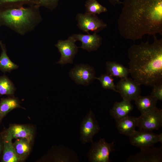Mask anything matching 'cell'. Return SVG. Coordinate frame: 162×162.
I'll list each match as a JSON object with an SVG mask.
<instances>
[{
    "instance_id": "1",
    "label": "cell",
    "mask_w": 162,
    "mask_h": 162,
    "mask_svg": "<svg viewBox=\"0 0 162 162\" xmlns=\"http://www.w3.org/2000/svg\"><path fill=\"white\" fill-rule=\"evenodd\" d=\"M117 20L124 39L135 41L146 34L162 35V0H123Z\"/></svg>"
},
{
    "instance_id": "2",
    "label": "cell",
    "mask_w": 162,
    "mask_h": 162,
    "mask_svg": "<svg viewBox=\"0 0 162 162\" xmlns=\"http://www.w3.org/2000/svg\"><path fill=\"white\" fill-rule=\"evenodd\" d=\"M153 36L152 43L142 42L128 50L129 74L140 85L153 87L162 82V39Z\"/></svg>"
},
{
    "instance_id": "3",
    "label": "cell",
    "mask_w": 162,
    "mask_h": 162,
    "mask_svg": "<svg viewBox=\"0 0 162 162\" xmlns=\"http://www.w3.org/2000/svg\"><path fill=\"white\" fill-rule=\"evenodd\" d=\"M40 8L37 4L0 7V26L25 35L34 30L42 21Z\"/></svg>"
},
{
    "instance_id": "4",
    "label": "cell",
    "mask_w": 162,
    "mask_h": 162,
    "mask_svg": "<svg viewBox=\"0 0 162 162\" xmlns=\"http://www.w3.org/2000/svg\"><path fill=\"white\" fill-rule=\"evenodd\" d=\"M91 147L87 154L90 162H110L109 155L111 152L115 150L114 142L109 143L104 138L96 142H92Z\"/></svg>"
},
{
    "instance_id": "5",
    "label": "cell",
    "mask_w": 162,
    "mask_h": 162,
    "mask_svg": "<svg viewBox=\"0 0 162 162\" xmlns=\"http://www.w3.org/2000/svg\"><path fill=\"white\" fill-rule=\"evenodd\" d=\"M128 137L130 143L141 150L151 148L157 142H162V133L158 134L152 131L135 130Z\"/></svg>"
},
{
    "instance_id": "6",
    "label": "cell",
    "mask_w": 162,
    "mask_h": 162,
    "mask_svg": "<svg viewBox=\"0 0 162 162\" xmlns=\"http://www.w3.org/2000/svg\"><path fill=\"white\" fill-rule=\"evenodd\" d=\"M100 130V127L95 115L90 110L81 123L80 140L81 142L84 145L92 142L94 136Z\"/></svg>"
},
{
    "instance_id": "7",
    "label": "cell",
    "mask_w": 162,
    "mask_h": 162,
    "mask_svg": "<svg viewBox=\"0 0 162 162\" xmlns=\"http://www.w3.org/2000/svg\"><path fill=\"white\" fill-rule=\"evenodd\" d=\"M136 119L137 127L140 130H158L162 126V110L156 107L149 112L141 113Z\"/></svg>"
},
{
    "instance_id": "8",
    "label": "cell",
    "mask_w": 162,
    "mask_h": 162,
    "mask_svg": "<svg viewBox=\"0 0 162 162\" xmlns=\"http://www.w3.org/2000/svg\"><path fill=\"white\" fill-rule=\"evenodd\" d=\"M76 19L78 28L87 33L89 31L97 33L107 27V24L96 14L78 13Z\"/></svg>"
},
{
    "instance_id": "9",
    "label": "cell",
    "mask_w": 162,
    "mask_h": 162,
    "mask_svg": "<svg viewBox=\"0 0 162 162\" xmlns=\"http://www.w3.org/2000/svg\"><path fill=\"white\" fill-rule=\"evenodd\" d=\"M140 86L132 79L127 77L121 79L116 87L123 99L131 102L140 95Z\"/></svg>"
},
{
    "instance_id": "10",
    "label": "cell",
    "mask_w": 162,
    "mask_h": 162,
    "mask_svg": "<svg viewBox=\"0 0 162 162\" xmlns=\"http://www.w3.org/2000/svg\"><path fill=\"white\" fill-rule=\"evenodd\" d=\"M95 71L92 67L84 64L76 65L69 74L77 84L84 86L88 85L95 79Z\"/></svg>"
},
{
    "instance_id": "11",
    "label": "cell",
    "mask_w": 162,
    "mask_h": 162,
    "mask_svg": "<svg viewBox=\"0 0 162 162\" xmlns=\"http://www.w3.org/2000/svg\"><path fill=\"white\" fill-rule=\"evenodd\" d=\"M76 41L71 36L66 40H59L58 41L55 46L57 48L61 56L57 64L63 65L73 63L78 50Z\"/></svg>"
},
{
    "instance_id": "12",
    "label": "cell",
    "mask_w": 162,
    "mask_h": 162,
    "mask_svg": "<svg viewBox=\"0 0 162 162\" xmlns=\"http://www.w3.org/2000/svg\"><path fill=\"white\" fill-rule=\"evenodd\" d=\"M34 130L28 125L13 124L1 134L4 140L12 141L14 139L26 138L31 142L33 139Z\"/></svg>"
},
{
    "instance_id": "13",
    "label": "cell",
    "mask_w": 162,
    "mask_h": 162,
    "mask_svg": "<svg viewBox=\"0 0 162 162\" xmlns=\"http://www.w3.org/2000/svg\"><path fill=\"white\" fill-rule=\"evenodd\" d=\"M162 161V147L149 148L141 150L140 152L130 156L127 159V162H161Z\"/></svg>"
},
{
    "instance_id": "14",
    "label": "cell",
    "mask_w": 162,
    "mask_h": 162,
    "mask_svg": "<svg viewBox=\"0 0 162 162\" xmlns=\"http://www.w3.org/2000/svg\"><path fill=\"white\" fill-rule=\"evenodd\" d=\"M76 41H80L82 45L79 47L89 52L97 50L102 44V38L97 33L92 34H73L71 36Z\"/></svg>"
},
{
    "instance_id": "15",
    "label": "cell",
    "mask_w": 162,
    "mask_h": 162,
    "mask_svg": "<svg viewBox=\"0 0 162 162\" xmlns=\"http://www.w3.org/2000/svg\"><path fill=\"white\" fill-rule=\"evenodd\" d=\"M133 109L130 101L123 99L120 102H115L110 113L116 122L128 116Z\"/></svg>"
},
{
    "instance_id": "16",
    "label": "cell",
    "mask_w": 162,
    "mask_h": 162,
    "mask_svg": "<svg viewBox=\"0 0 162 162\" xmlns=\"http://www.w3.org/2000/svg\"><path fill=\"white\" fill-rule=\"evenodd\" d=\"M116 122L119 133L128 137L135 130L137 127L136 117L128 115Z\"/></svg>"
},
{
    "instance_id": "17",
    "label": "cell",
    "mask_w": 162,
    "mask_h": 162,
    "mask_svg": "<svg viewBox=\"0 0 162 162\" xmlns=\"http://www.w3.org/2000/svg\"><path fill=\"white\" fill-rule=\"evenodd\" d=\"M135 104L141 114L149 112L155 108L158 100L151 95L138 97Z\"/></svg>"
},
{
    "instance_id": "18",
    "label": "cell",
    "mask_w": 162,
    "mask_h": 162,
    "mask_svg": "<svg viewBox=\"0 0 162 162\" xmlns=\"http://www.w3.org/2000/svg\"><path fill=\"white\" fill-rule=\"evenodd\" d=\"M31 142L26 138L16 139L13 145L16 153L21 161L29 155L31 149Z\"/></svg>"
},
{
    "instance_id": "19",
    "label": "cell",
    "mask_w": 162,
    "mask_h": 162,
    "mask_svg": "<svg viewBox=\"0 0 162 162\" xmlns=\"http://www.w3.org/2000/svg\"><path fill=\"white\" fill-rule=\"evenodd\" d=\"M106 68L107 73L121 79L128 77L129 74L128 68L114 62H107Z\"/></svg>"
},
{
    "instance_id": "20",
    "label": "cell",
    "mask_w": 162,
    "mask_h": 162,
    "mask_svg": "<svg viewBox=\"0 0 162 162\" xmlns=\"http://www.w3.org/2000/svg\"><path fill=\"white\" fill-rule=\"evenodd\" d=\"M1 161L19 162L21 161L17 155L12 141L4 140Z\"/></svg>"
},
{
    "instance_id": "21",
    "label": "cell",
    "mask_w": 162,
    "mask_h": 162,
    "mask_svg": "<svg viewBox=\"0 0 162 162\" xmlns=\"http://www.w3.org/2000/svg\"><path fill=\"white\" fill-rule=\"evenodd\" d=\"M0 46L2 49L0 56V70L5 72L17 69L18 66L10 60L8 56L5 45L1 40Z\"/></svg>"
},
{
    "instance_id": "22",
    "label": "cell",
    "mask_w": 162,
    "mask_h": 162,
    "mask_svg": "<svg viewBox=\"0 0 162 162\" xmlns=\"http://www.w3.org/2000/svg\"><path fill=\"white\" fill-rule=\"evenodd\" d=\"M21 107L18 100L14 98L2 99L0 102V121L9 112Z\"/></svg>"
},
{
    "instance_id": "23",
    "label": "cell",
    "mask_w": 162,
    "mask_h": 162,
    "mask_svg": "<svg viewBox=\"0 0 162 162\" xmlns=\"http://www.w3.org/2000/svg\"><path fill=\"white\" fill-rule=\"evenodd\" d=\"M85 13L92 14H99L106 12V8L100 4L97 0H87L85 5Z\"/></svg>"
},
{
    "instance_id": "24",
    "label": "cell",
    "mask_w": 162,
    "mask_h": 162,
    "mask_svg": "<svg viewBox=\"0 0 162 162\" xmlns=\"http://www.w3.org/2000/svg\"><path fill=\"white\" fill-rule=\"evenodd\" d=\"M15 90L14 84L7 76H0V95H12Z\"/></svg>"
},
{
    "instance_id": "25",
    "label": "cell",
    "mask_w": 162,
    "mask_h": 162,
    "mask_svg": "<svg viewBox=\"0 0 162 162\" xmlns=\"http://www.w3.org/2000/svg\"><path fill=\"white\" fill-rule=\"evenodd\" d=\"M95 79L100 81L103 88L110 89L118 92L116 86L114 82L113 76L110 74L107 73L103 74L99 77H96Z\"/></svg>"
},
{
    "instance_id": "26",
    "label": "cell",
    "mask_w": 162,
    "mask_h": 162,
    "mask_svg": "<svg viewBox=\"0 0 162 162\" xmlns=\"http://www.w3.org/2000/svg\"><path fill=\"white\" fill-rule=\"evenodd\" d=\"M36 4L35 0H0V7L16 5H30Z\"/></svg>"
},
{
    "instance_id": "27",
    "label": "cell",
    "mask_w": 162,
    "mask_h": 162,
    "mask_svg": "<svg viewBox=\"0 0 162 162\" xmlns=\"http://www.w3.org/2000/svg\"><path fill=\"white\" fill-rule=\"evenodd\" d=\"M59 1V0H38L36 4L40 7H44L52 10L57 7Z\"/></svg>"
},
{
    "instance_id": "28",
    "label": "cell",
    "mask_w": 162,
    "mask_h": 162,
    "mask_svg": "<svg viewBox=\"0 0 162 162\" xmlns=\"http://www.w3.org/2000/svg\"><path fill=\"white\" fill-rule=\"evenodd\" d=\"M151 95L158 100H162V82L157 83L153 86Z\"/></svg>"
},
{
    "instance_id": "29",
    "label": "cell",
    "mask_w": 162,
    "mask_h": 162,
    "mask_svg": "<svg viewBox=\"0 0 162 162\" xmlns=\"http://www.w3.org/2000/svg\"><path fill=\"white\" fill-rule=\"evenodd\" d=\"M114 6L122 4V2L120 0H107Z\"/></svg>"
},
{
    "instance_id": "30",
    "label": "cell",
    "mask_w": 162,
    "mask_h": 162,
    "mask_svg": "<svg viewBox=\"0 0 162 162\" xmlns=\"http://www.w3.org/2000/svg\"><path fill=\"white\" fill-rule=\"evenodd\" d=\"M3 147V141L1 134H0V156L2 154Z\"/></svg>"
},
{
    "instance_id": "31",
    "label": "cell",
    "mask_w": 162,
    "mask_h": 162,
    "mask_svg": "<svg viewBox=\"0 0 162 162\" xmlns=\"http://www.w3.org/2000/svg\"><path fill=\"white\" fill-rule=\"evenodd\" d=\"M35 1H36V3H37V1H38V0H35Z\"/></svg>"
}]
</instances>
